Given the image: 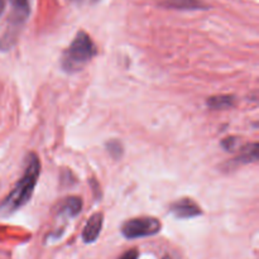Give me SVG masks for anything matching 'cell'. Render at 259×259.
<instances>
[{
  "label": "cell",
  "instance_id": "cell-1",
  "mask_svg": "<svg viewBox=\"0 0 259 259\" xmlns=\"http://www.w3.org/2000/svg\"><path fill=\"white\" fill-rule=\"evenodd\" d=\"M40 174V162L37 154L29 153L25 158V168L23 176L0 204V215H9L24 206L32 197L38 177Z\"/></svg>",
  "mask_w": 259,
  "mask_h": 259
},
{
  "label": "cell",
  "instance_id": "cell-2",
  "mask_svg": "<svg viewBox=\"0 0 259 259\" xmlns=\"http://www.w3.org/2000/svg\"><path fill=\"white\" fill-rule=\"evenodd\" d=\"M96 53H98V50L90 35L80 30L75 35L68 48H66L63 52L61 65L63 70L67 72H77L95 57Z\"/></svg>",
  "mask_w": 259,
  "mask_h": 259
},
{
  "label": "cell",
  "instance_id": "cell-3",
  "mask_svg": "<svg viewBox=\"0 0 259 259\" xmlns=\"http://www.w3.org/2000/svg\"><path fill=\"white\" fill-rule=\"evenodd\" d=\"M162 224L158 219L151 217L134 218L126 220L121 227V234L126 239H137V238L152 237L161 232Z\"/></svg>",
  "mask_w": 259,
  "mask_h": 259
},
{
  "label": "cell",
  "instance_id": "cell-4",
  "mask_svg": "<svg viewBox=\"0 0 259 259\" xmlns=\"http://www.w3.org/2000/svg\"><path fill=\"white\" fill-rule=\"evenodd\" d=\"M169 211L180 219H189L201 215V209L199 205L191 199H181L169 206Z\"/></svg>",
  "mask_w": 259,
  "mask_h": 259
},
{
  "label": "cell",
  "instance_id": "cell-5",
  "mask_svg": "<svg viewBox=\"0 0 259 259\" xmlns=\"http://www.w3.org/2000/svg\"><path fill=\"white\" fill-rule=\"evenodd\" d=\"M104 224V215L101 212H96L93 217H90V219L88 220V223L85 224L82 229V240L85 243H94L100 235L101 229H103Z\"/></svg>",
  "mask_w": 259,
  "mask_h": 259
},
{
  "label": "cell",
  "instance_id": "cell-6",
  "mask_svg": "<svg viewBox=\"0 0 259 259\" xmlns=\"http://www.w3.org/2000/svg\"><path fill=\"white\" fill-rule=\"evenodd\" d=\"M81 209H82V201L80 197L70 196L61 204L60 209H58V215L71 219V218L77 217Z\"/></svg>",
  "mask_w": 259,
  "mask_h": 259
},
{
  "label": "cell",
  "instance_id": "cell-7",
  "mask_svg": "<svg viewBox=\"0 0 259 259\" xmlns=\"http://www.w3.org/2000/svg\"><path fill=\"white\" fill-rule=\"evenodd\" d=\"M159 5L169 9L179 10H197L207 9V5L201 0H163Z\"/></svg>",
  "mask_w": 259,
  "mask_h": 259
},
{
  "label": "cell",
  "instance_id": "cell-8",
  "mask_svg": "<svg viewBox=\"0 0 259 259\" xmlns=\"http://www.w3.org/2000/svg\"><path fill=\"white\" fill-rule=\"evenodd\" d=\"M234 103L235 98L232 95H219L207 99V106H209L210 109H215V110L228 109L230 108V106L234 105Z\"/></svg>",
  "mask_w": 259,
  "mask_h": 259
},
{
  "label": "cell",
  "instance_id": "cell-9",
  "mask_svg": "<svg viewBox=\"0 0 259 259\" xmlns=\"http://www.w3.org/2000/svg\"><path fill=\"white\" fill-rule=\"evenodd\" d=\"M258 159V144L253 143L249 146L244 147L240 151V154L237 157L235 162L237 163H250V162H255Z\"/></svg>",
  "mask_w": 259,
  "mask_h": 259
},
{
  "label": "cell",
  "instance_id": "cell-10",
  "mask_svg": "<svg viewBox=\"0 0 259 259\" xmlns=\"http://www.w3.org/2000/svg\"><path fill=\"white\" fill-rule=\"evenodd\" d=\"M106 148H108L109 153L114 157V158H119L123 153V147L120 146L119 142H110V143L106 144Z\"/></svg>",
  "mask_w": 259,
  "mask_h": 259
},
{
  "label": "cell",
  "instance_id": "cell-11",
  "mask_svg": "<svg viewBox=\"0 0 259 259\" xmlns=\"http://www.w3.org/2000/svg\"><path fill=\"white\" fill-rule=\"evenodd\" d=\"M138 257H139L138 250L131 249V250H126L125 253H123L119 259H138Z\"/></svg>",
  "mask_w": 259,
  "mask_h": 259
},
{
  "label": "cell",
  "instance_id": "cell-12",
  "mask_svg": "<svg viewBox=\"0 0 259 259\" xmlns=\"http://www.w3.org/2000/svg\"><path fill=\"white\" fill-rule=\"evenodd\" d=\"M5 10V0H0V17Z\"/></svg>",
  "mask_w": 259,
  "mask_h": 259
},
{
  "label": "cell",
  "instance_id": "cell-13",
  "mask_svg": "<svg viewBox=\"0 0 259 259\" xmlns=\"http://www.w3.org/2000/svg\"><path fill=\"white\" fill-rule=\"evenodd\" d=\"M71 2H75V3H95V2H99V0H71Z\"/></svg>",
  "mask_w": 259,
  "mask_h": 259
},
{
  "label": "cell",
  "instance_id": "cell-14",
  "mask_svg": "<svg viewBox=\"0 0 259 259\" xmlns=\"http://www.w3.org/2000/svg\"><path fill=\"white\" fill-rule=\"evenodd\" d=\"M163 259H171V257H168V255H166V257H164Z\"/></svg>",
  "mask_w": 259,
  "mask_h": 259
}]
</instances>
